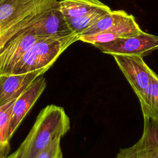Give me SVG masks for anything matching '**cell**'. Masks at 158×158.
Wrapping results in <instances>:
<instances>
[{
	"mask_svg": "<svg viewBox=\"0 0 158 158\" xmlns=\"http://www.w3.org/2000/svg\"><path fill=\"white\" fill-rule=\"evenodd\" d=\"M69 116L63 107L50 104L38 114L28 135L16 150V158H35L54 140L70 130Z\"/></svg>",
	"mask_w": 158,
	"mask_h": 158,
	"instance_id": "obj_1",
	"label": "cell"
},
{
	"mask_svg": "<svg viewBox=\"0 0 158 158\" xmlns=\"http://www.w3.org/2000/svg\"><path fill=\"white\" fill-rule=\"evenodd\" d=\"M79 40L75 33L67 35L45 36L36 41L15 64L9 74L33 71H47L62 53Z\"/></svg>",
	"mask_w": 158,
	"mask_h": 158,
	"instance_id": "obj_2",
	"label": "cell"
},
{
	"mask_svg": "<svg viewBox=\"0 0 158 158\" xmlns=\"http://www.w3.org/2000/svg\"><path fill=\"white\" fill-rule=\"evenodd\" d=\"M101 52L113 55L136 56L144 57L158 49V36L142 33L131 37L93 44Z\"/></svg>",
	"mask_w": 158,
	"mask_h": 158,
	"instance_id": "obj_3",
	"label": "cell"
},
{
	"mask_svg": "<svg viewBox=\"0 0 158 158\" xmlns=\"http://www.w3.org/2000/svg\"><path fill=\"white\" fill-rule=\"evenodd\" d=\"M101 32L110 33L119 36L120 38H126L136 36L143 31L131 14L122 10H111L81 33L78 38Z\"/></svg>",
	"mask_w": 158,
	"mask_h": 158,
	"instance_id": "obj_4",
	"label": "cell"
},
{
	"mask_svg": "<svg viewBox=\"0 0 158 158\" xmlns=\"http://www.w3.org/2000/svg\"><path fill=\"white\" fill-rule=\"evenodd\" d=\"M44 36L38 35L30 26L14 36L0 51V75L9 74L19 59Z\"/></svg>",
	"mask_w": 158,
	"mask_h": 158,
	"instance_id": "obj_5",
	"label": "cell"
},
{
	"mask_svg": "<svg viewBox=\"0 0 158 158\" xmlns=\"http://www.w3.org/2000/svg\"><path fill=\"white\" fill-rule=\"evenodd\" d=\"M112 56L137 97H140L149 84L154 72L148 66L142 57L126 55Z\"/></svg>",
	"mask_w": 158,
	"mask_h": 158,
	"instance_id": "obj_6",
	"label": "cell"
},
{
	"mask_svg": "<svg viewBox=\"0 0 158 158\" xmlns=\"http://www.w3.org/2000/svg\"><path fill=\"white\" fill-rule=\"evenodd\" d=\"M141 137L133 146L121 149L116 158H158V122L143 117Z\"/></svg>",
	"mask_w": 158,
	"mask_h": 158,
	"instance_id": "obj_7",
	"label": "cell"
},
{
	"mask_svg": "<svg viewBox=\"0 0 158 158\" xmlns=\"http://www.w3.org/2000/svg\"><path fill=\"white\" fill-rule=\"evenodd\" d=\"M58 2V0H0V26L24 15L48 12Z\"/></svg>",
	"mask_w": 158,
	"mask_h": 158,
	"instance_id": "obj_8",
	"label": "cell"
},
{
	"mask_svg": "<svg viewBox=\"0 0 158 158\" xmlns=\"http://www.w3.org/2000/svg\"><path fill=\"white\" fill-rule=\"evenodd\" d=\"M46 86L45 78L41 76L14 102L9 125V138L16 131L23 118L33 106Z\"/></svg>",
	"mask_w": 158,
	"mask_h": 158,
	"instance_id": "obj_9",
	"label": "cell"
},
{
	"mask_svg": "<svg viewBox=\"0 0 158 158\" xmlns=\"http://www.w3.org/2000/svg\"><path fill=\"white\" fill-rule=\"evenodd\" d=\"M45 72L38 70L20 74L0 75V106L15 101Z\"/></svg>",
	"mask_w": 158,
	"mask_h": 158,
	"instance_id": "obj_10",
	"label": "cell"
},
{
	"mask_svg": "<svg viewBox=\"0 0 158 158\" xmlns=\"http://www.w3.org/2000/svg\"><path fill=\"white\" fill-rule=\"evenodd\" d=\"M31 28L39 35H67L72 33L58 4L46 12Z\"/></svg>",
	"mask_w": 158,
	"mask_h": 158,
	"instance_id": "obj_11",
	"label": "cell"
},
{
	"mask_svg": "<svg viewBox=\"0 0 158 158\" xmlns=\"http://www.w3.org/2000/svg\"><path fill=\"white\" fill-rule=\"evenodd\" d=\"M48 12L24 15L0 26V51L17 33L33 25Z\"/></svg>",
	"mask_w": 158,
	"mask_h": 158,
	"instance_id": "obj_12",
	"label": "cell"
},
{
	"mask_svg": "<svg viewBox=\"0 0 158 158\" xmlns=\"http://www.w3.org/2000/svg\"><path fill=\"white\" fill-rule=\"evenodd\" d=\"M138 98L143 117H148L158 122V75L155 72L143 94Z\"/></svg>",
	"mask_w": 158,
	"mask_h": 158,
	"instance_id": "obj_13",
	"label": "cell"
},
{
	"mask_svg": "<svg viewBox=\"0 0 158 158\" xmlns=\"http://www.w3.org/2000/svg\"><path fill=\"white\" fill-rule=\"evenodd\" d=\"M105 6L99 0L59 1L60 10L65 19L82 16Z\"/></svg>",
	"mask_w": 158,
	"mask_h": 158,
	"instance_id": "obj_14",
	"label": "cell"
},
{
	"mask_svg": "<svg viewBox=\"0 0 158 158\" xmlns=\"http://www.w3.org/2000/svg\"><path fill=\"white\" fill-rule=\"evenodd\" d=\"M110 10L109 7L106 5L86 15L65 19L72 32L79 36Z\"/></svg>",
	"mask_w": 158,
	"mask_h": 158,
	"instance_id": "obj_15",
	"label": "cell"
},
{
	"mask_svg": "<svg viewBox=\"0 0 158 158\" xmlns=\"http://www.w3.org/2000/svg\"><path fill=\"white\" fill-rule=\"evenodd\" d=\"M15 101L0 106V143H8L9 125Z\"/></svg>",
	"mask_w": 158,
	"mask_h": 158,
	"instance_id": "obj_16",
	"label": "cell"
},
{
	"mask_svg": "<svg viewBox=\"0 0 158 158\" xmlns=\"http://www.w3.org/2000/svg\"><path fill=\"white\" fill-rule=\"evenodd\" d=\"M35 158H63L60 138L54 140Z\"/></svg>",
	"mask_w": 158,
	"mask_h": 158,
	"instance_id": "obj_17",
	"label": "cell"
},
{
	"mask_svg": "<svg viewBox=\"0 0 158 158\" xmlns=\"http://www.w3.org/2000/svg\"><path fill=\"white\" fill-rule=\"evenodd\" d=\"M120 36L110 33L107 32H101L88 36H83L79 37V40L90 43L91 44H94L96 43H101L109 42L117 38H119Z\"/></svg>",
	"mask_w": 158,
	"mask_h": 158,
	"instance_id": "obj_18",
	"label": "cell"
}]
</instances>
